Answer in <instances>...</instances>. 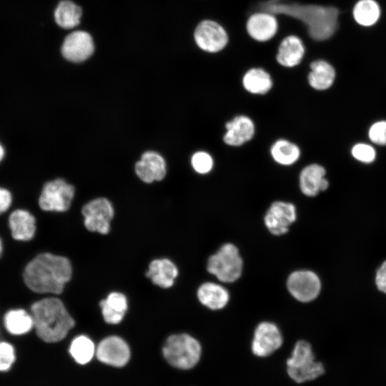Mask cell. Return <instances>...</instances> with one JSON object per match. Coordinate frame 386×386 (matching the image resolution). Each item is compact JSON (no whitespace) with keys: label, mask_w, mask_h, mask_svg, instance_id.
<instances>
[{"label":"cell","mask_w":386,"mask_h":386,"mask_svg":"<svg viewBox=\"0 0 386 386\" xmlns=\"http://www.w3.org/2000/svg\"><path fill=\"white\" fill-rule=\"evenodd\" d=\"M271 155L278 164L289 166L296 162L300 156V148L286 139H279L272 146Z\"/></svg>","instance_id":"29"},{"label":"cell","mask_w":386,"mask_h":386,"mask_svg":"<svg viewBox=\"0 0 386 386\" xmlns=\"http://www.w3.org/2000/svg\"><path fill=\"white\" fill-rule=\"evenodd\" d=\"M325 168L317 164L306 166L300 174V187L306 196L315 197L329 187Z\"/></svg>","instance_id":"18"},{"label":"cell","mask_w":386,"mask_h":386,"mask_svg":"<svg viewBox=\"0 0 386 386\" xmlns=\"http://www.w3.org/2000/svg\"><path fill=\"white\" fill-rule=\"evenodd\" d=\"M375 282L377 288L381 292L386 294V261H385L378 269L376 274Z\"/></svg>","instance_id":"36"},{"label":"cell","mask_w":386,"mask_h":386,"mask_svg":"<svg viewBox=\"0 0 386 386\" xmlns=\"http://www.w3.org/2000/svg\"><path fill=\"white\" fill-rule=\"evenodd\" d=\"M278 22L276 17L267 11L252 14L246 22V30L255 41L262 42L270 40L276 34Z\"/></svg>","instance_id":"15"},{"label":"cell","mask_w":386,"mask_h":386,"mask_svg":"<svg viewBox=\"0 0 386 386\" xmlns=\"http://www.w3.org/2000/svg\"><path fill=\"white\" fill-rule=\"evenodd\" d=\"M305 53V48L302 40L295 35H290L280 42L276 59L281 66L291 68L302 61Z\"/></svg>","instance_id":"19"},{"label":"cell","mask_w":386,"mask_h":386,"mask_svg":"<svg viewBox=\"0 0 386 386\" xmlns=\"http://www.w3.org/2000/svg\"><path fill=\"white\" fill-rule=\"evenodd\" d=\"M193 169L199 174L209 172L213 167V159L207 152L199 151L194 153L191 159Z\"/></svg>","instance_id":"31"},{"label":"cell","mask_w":386,"mask_h":386,"mask_svg":"<svg viewBox=\"0 0 386 386\" xmlns=\"http://www.w3.org/2000/svg\"><path fill=\"white\" fill-rule=\"evenodd\" d=\"M310 68L308 82L311 87L322 91L329 89L333 84L336 72L329 62L322 59L315 60L311 62Z\"/></svg>","instance_id":"24"},{"label":"cell","mask_w":386,"mask_h":386,"mask_svg":"<svg viewBox=\"0 0 386 386\" xmlns=\"http://www.w3.org/2000/svg\"><path fill=\"white\" fill-rule=\"evenodd\" d=\"M223 140L227 145L239 147L249 142L254 134L255 127L247 116L239 115L226 123Z\"/></svg>","instance_id":"17"},{"label":"cell","mask_w":386,"mask_h":386,"mask_svg":"<svg viewBox=\"0 0 386 386\" xmlns=\"http://www.w3.org/2000/svg\"><path fill=\"white\" fill-rule=\"evenodd\" d=\"M199 301L207 308L217 310L224 308L229 302L228 291L214 282H204L197 290Z\"/></svg>","instance_id":"22"},{"label":"cell","mask_w":386,"mask_h":386,"mask_svg":"<svg viewBox=\"0 0 386 386\" xmlns=\"http://www.w3.org/2000/svg\"><path fill=\"white\" fill-rule=\"evenodd\" d=\"M289 377L297 383L314 380L325 373V367L316 361L310 344L305 340L296 342L286 362Z\"/></svg>","instance_id":"5"},{"label":"cell","mask_w":386,"mask_h":386,"mask_svg":"<svg viewBox=\"0 0 386 386\" xmlns=\"http://www.w3.org/2000/svg\"><path fill=\"white\" fill-rule=\"evenodd\" d=\"M265 10L271 14L284 13L303 21L310 36L324 41L332 37L338 29L340 10L335 6L317 4H268Z\"/></svg>","instance_id":"2"},{"label":"cell","mask_w":386,"mask_h":386,"mask_svg":"<svg viewBox=\"0 0 386 386\" xmlns=\"http://www.w3.org/2000/svg\"><path fill=\"white\" fill-rule=\"evenodd\" d=\"M243 262L237 247L226 243L211 255L207 261V271L219 281L226 283L237 280L242 272Z\"/></svg>","instance_id":"6"},{"label":"cell","mask_w":386,"mask_h":386,"mask_svg":"<svg viewBox=\"0 0 386 386\" xmlns=\"http://www.w3.org/2000/svg\"><path fill=\"white\" fill-rule=\"evenodd\" d=\"M194 40L201 50L208 53H217L226 47L229 37L224 28L218 22L204 19L195 27Z\"/></svg>","instance_id":"8"},{"label":"cell","mask_w":386,"mask_h":386,"mask_svg":"<svg viewBox=\"0 0 386 386\" xmlns=\"http://www.w3.org/2000/svg\"><path fill=\"white\" fill-rule=\"evenodd\" d=\"M282 342V335L278 327L270 322H262L255 328L251 350L254 355L264 357L277 350Z\"/></svg>","instance_id":"12"},{"label":"cell","mask_w":386,"mask_h":386,"mask_svg":"<svg viewBox=\"0 0 386 386\" xmlns=\"http://www.w3.org/2000/svg\"><path fill=\"white\" fill-rule=\"evenodd\" d=\"M9 224L11 235L16 240H30L35 234L36 219L25 209H19L11 212L9 218Z\"/></svg>","instance_id":"21"},{"label":"cell","mask_w":386,"mask_h":386,"mask_svg":"<svg viewBox=\"0 0 386 386\" xmlns=\"http://www.w3.org/2000/svg\"><path fill=\"white\" fill-rule=\"evenodd\" d=\"M12 194L11 192L3 187H0V214L5 212L11 206Z\"/></svg>","instance_id":"35"},{"label":"cell","mask_w":386,"mask_h":386,"mask_svg":"<svg viewBox=\"0 0 386 386\" xmlns=\"http://www.w3.org/2000/svg\"><path fill=\"white\" fill-rule=\"evenodd\" d=\"M74 192V187L62 179L49 181L42 188L39 205L44 211L65 212L70 207Z\"/></svg>","instance_id":"7"},{"label":"cell","mask_w":386,"mask_h":386,"mask_svg":"<svg viewBox=\"0 0 386 386\" xmlns=\"http://www.w3.org/2000/svg\"><path fill=\"white\" fill-rule=\"evenodd\" d=\"M97 359L107 365L123 367L130 358L127 342L119 337L109 336L103 339L96 349Z\"/></svg>","instance_id":"14"},{"label":"cell","mask_w":386,"mask_h":386,"mask_svg":"<svg viewBox=\"0 0 386 386\" xmlns=\"http://www.w3.org/2000/svg\"><path fill=\"white\" fill-rule=\"evenodd\" d=\"M244 88L254 94H264L272 87V79L268 72L262 68L249 69L242 78Z\"/></svg>","instance_id":"26"},{"label":"cell","mask_w":386,"mask_h":386,"mask_svg":"<svg viewBox=\"0 0 386 386\" xmlns=\"http://www.w3.org/2000/svg\"><path fill=\"white\" fill-rule=\"evenodd\" d=\"M352 16L359 25L372 26L380 18V6L375 0H359L352 9Z\"/></svg>","instance_id":"27"},{"label":"cell","mask_w":386,"mask_h":386,"mask_svg":"<svg viewBox=\"0 0 386 386\" xmlns=\"http://www.w3.org/2000/svg\"><path fill=\"white\" fill-rule=\"evenodd\" d=\"M162 353L171 366L179 370H190L200 360L202 346L197 339L188 334H176L166 340Z\"/></svg>","instance_id":"4"},{"label":"cell","mask_w":386,"mask_h":386,"mask_svg":"<svg viewBox=\"0 0 386 386\" xmlns=\"http://www.w3.org/2000/svg\"><path fill=\"white\" fill-rule=\"evenodd\" d=\"M4 324L6 330L15 335L26 334L34 327L31 315L22 309L8 311L4 317Z\"/></svg>","instance_id":"28"},{"label":"cell","mask_w":386,"mask_h":386,"mask_svg":"<svg viewBox=\"0 0 386 386\" xmlns=\"http://www.w3.org/2000/svg\"><path fill=\"white\" fill-rule=\"evenodd\" d=\"M15 361V350L9 342H0V371H7Z\"/></svg>","instance_id":"33"},{"label":"cell","mask_w":386,"mask_h":386,"mask_svg":"<svg viewBox=\"0 0 386 386\" xmlns=\"http://www.w3.org/2000/svg\"><path fill=\"white\" fill-rule=\"evenodd\" d=\"M104 321L108 324L116 325L124 318L128 309L127 299L121 292H111L105 300L99 303Z\"/></svg>","instance_id":"23"},{"label":"cell","mask_w":386,"mask_h":386,"mask_svg":"<svg viewBox=\"0 0 386 386\" xmlns=\"http://www.w3.org/2000/svg\"><path fill=\"white\" fill-rule=\"evenodd\" d=\"M71 274V262L66 257L41 253L26 264L23 279L27 287L36 293L59 295Z\"/></svg>","instance_id":"1"},{"label":"cell","mask_w":386,"mask_h":386,"mask_svg":"<svg viewBox=\"0 0 386 386\" xmlns=\"http://www.w3.org/2000/svg\"><path fill=\"white\" fill-rule=\"evenodd\" d=\"M31 311L36 335L46 342L63 340L75 325L74 319L58 298L48 297L35 302Z\"/></svg>","instance_id":"3"},{"label":"cell","mask_w":386,"mask_h":386,"mask_svg":"<svg viewBox=\"0 0 386 386\" xmlns=\"http://www.w3.org/2000/svg\"><path fill=\"white\" fill-rule=\"evenodd\" d=\"M135 172L139 178L146 183L160 181L167 173L166 162L157 152L147 151L136 163Z\"/></svg>","instance_id":"16"},{"label":"cell","mask_w":386,"mask_h":386,"mask_svg":"<svg viewBox=\"0 0 386 386\" xmlns=\"http://www.w3.org/2000/svg\"><path fill=\"white\" fill-rule=\"evenodd\" d=\"M296 209L293 204L282 201L274 202L264 218V224L274 235L284 234L296 220Z\"/></svg>","instance_id":"13"},{"label":"cell","mask_w":386,"mask_h":386,"mask_svg":"<svg viewBox=\"0 0 386 386\" xmlns=\"http://www.w3.org/2000/svg\"><path fill=\"white\" fill-rule=\"evenodd\" d=\"M94 42L91 35L83 30H76L64 39L61 53L69 61L79 63L88 59L94 52Z\"/></svg>","instance_id":"11"},{"label":"cell","mask_w":386,"mask_h":386,"mask_svg":"<svg viewBox=\"0 0 386 386\" xmlns=\"http://www.w3.org/2000/svg\"><path fill=\"white\" fill-rule=\"evenodd\" d=\"M352 157L359 162L370 164L376 158V151L372 146L365 143H358L352 148Z\"/></svg>","instance_id":"32"},{"label":"cell","mask_w":386,"mask_h":386,"mask_svg":"<svg viewBox=\"0 0 386 386\" xmlns=\"http://www.w3.org/2000/svg\"><path fill=\"white\" fill-rule=\"evenodd\" d=\"M6 155V150L4 145L0 142V164L4 160Z\"/></svg>","instance_id":"37"},{"label":"cell","mask_w":386,"mask_h":386,"mask_svg":"<svg viewBox=\"0 0 386 386\" xmlns=\"http://www.w3.org/2000/svg\"><path fill=\"white\" fill-rule=\"evenodd\" d=\"M82 9L71 0H61L56 5L54 17L56 24L64 29L76 27L81 21Z\"/></svg>","instance_id":"25"},{"label":"cell","mask_w":386,"mask_h":386,"mask_svg":"<svg viewBox=\"0 0 386 386\" xmlns=\"http://www.w3.org/2000/svg\"><path fill=\"white\" fill-rule=\"evenodd\" d=\"M1 253H2V243L0 239V257L1 255Z\"/></svg>","instance_id":"38"},{"label":"cell","mask_w":386,"mask_h":386,"mask_svg":"<svg viewBox=\"0 0 386 386\" xmlns=\"http://www.w3.org/2000/svg\"><path fill=\"white\" fill-rule=\"evenodd\" d=\"M95 352L94 342L85 335L76 337L69 347L70 355L80 365H85L90 362Z\"/></svg>","instance_id":"30"},{"label":"cell","mask_w":386,"mask_h":386,"mask_svg":"<svg viewBox=\"0 0 386 386\" xmlns=\"http://www.w3.org/2000/svg\"><path fill=\"white\" fill-rule=\"evenodd\" d=\"M146 275L157 286L169 288L174 283L178 269L169 259H158L150 262Z\"/></svg>","instance_id":"20"},{"label":"cell","mask_w":386,"mask_h":386,"mask_svg":"<svg viewBox=\"0 0 386 386\" xmlns=\"http://www.w3.org/2000/svg\"><path fill=\"white\" fill-rule=\"evenodd\" d=\"M287 287L292 296L300 302L315 300L321 290L318 276L310 270H297L290 274Z\"/></svg>","instance_id":"10"},{"label":"cell","mask_w":386,"mask_h":386,"mask_svg":"<svg viewBox=\"0 0 386 386\" xmlns=\"http://www.w3.org/2000/svg\"><path fill=\"white\" fill-rule=\"evenodd\" d=\"M85 227L90 232L106 234L110 229L114 208L106 198H97L86 204L81 210Z\"/></svg>","instance_id":"9"},{"label":"cell","mask_w":386,"mask_h":386,"mask_svg":"<svg viewBox=\"0 0 386 386\" xmlns=\"http://www.w3.org/2000/svg\"><path fill=\"white\" fill-rule=\"evenodd\" d=\"M368 136L372 142L375 144L386 145V121H378L371 125Z\"/></svg>","instance_id":"34"}]
</instances>
